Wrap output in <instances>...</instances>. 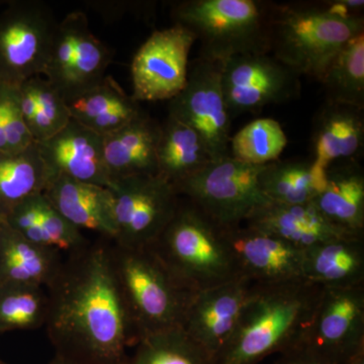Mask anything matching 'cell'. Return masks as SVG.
<instances>
[{
	"mask_svg": "<svg viewBox=\"0 0 364 364\" xmlns=\"http://www.w3.org/2000/svg\"><path fill=\"white\" fill-rule=\"evenodd\" d=\"M214 161L203 139L191 127L167 117L157 148V174L174 188Z\"/></svg>",
	"mask_w": 364,
	"mask_h": 364,
	"instance_id": "4316f807",
	"label": "cell"
},
{
	"mask_svg": "<svg viewBox=\"0 0 364 364\" xmlns=\"http://www.w3.org/2000/svg\"><path fill=\"white\" fill-rule=\"evenodd\" d=\"M67 105L72 119L102 136L119 130L144 112L140 102L127 95L111 75Z\"/></svg>",
	"mask_w": 364,
	"mask_h": 364,
	"instance_id": "484cf974",
	"label": "cell"
},
{
	"mask_svg": "<svg viewBox=\"0 0 364 364\" xmlns=\"http://www.w3.org/2000/svg\"><path fill=\"white\" fill-rule=\"evenodd\" d=\"M112 60V52L90 30L82 11H72L58 21L44 77L66 102L100 85Z\"/></svg>",
	"mask_w": 364,
	"mask_h": 364,
	"instance_id": "30bf717a",
	"label": "cell"
},
{
	"mask_svg": "<svg viewBox=\"0 0 364 364\" xmlns=\"http://www.w3.org/2000/svg\"><path fill=\"white\" fill-rule=\"evenodd\" d=\"M313 203L335 227L345 233L364 235V174L355 160L333 163L325 188Z\"/></svg>",
	"mask_w": 364,
	"mask_h": 364,
	"instance_id": "cb8c5ba5",
	"label": "cell"
},
{
	"mask_svg": "<svg viewBox=\"0 0 364 364\" xmlns=\"http://www.w3.org/2000/svg\"><path fill=\"white\" fill-rule=\"evenodd\" d=\"M47 314L45 287H0V334L39 329L45 326Z\"/></svg>",
	"mask_w": 364,
	"mask_h": 364,
	"instance_id": "836d02e7",
	"label": "cell"
},
{
	"mask_svg": "<svg viewBox=\"0 0 364 364\" xmlns=\"http://www.w3.org/2000/svg\"><path fill=\"white\" fill-rule=\"evenodd\" d=\"M111 241L67 254L48 294L45 327L60 358L75 364H124L139 337L119 289Z\"/></svg>",
	"mask_w": 364,
	"mask_h": 364,
	"instance_id": "6da1fadb",
	"label": "cell"
},
{
	"mask_svg": "<svg viewBox=\"0 0 364 364\" xmlns=\"http://www.w3.org/2000/svg\"><path fill=\"white\" fill-rule=\"evenodd\" d=\"M261 191L270 203L301 205L317 196L312 174V161L289 160L268 163L259 174Z\"/></svg>",
	"mask_w": 364,
	"mask_h": 364,
	"instance_id": "4dcf8cb0",
	"label": "cell"
},
{
	"mask_svg": "<svg viewBox=\"0 0 364 364\" xmlns=\"http://www.w3.org/2000/svg\"><path fill=\"white\" fill-rule=\"evenodd\" d=\"M242 277L272 284L304 279V251L246 226L224 228Z\"/></svg>",
	"mask_w": 364,
	"mask_h": 364,
	"instance_id": "2e32d148",
	"label": "cell"
},
{
	"mask_svg": "<svg viewBox=\"0 0 364 364\" xmlns=\"http://www.w3.org/2000/svg\"><path fill=\"white\" fill-rule=\"evenodd\" d=\"M0 364H6V363H4V361H2L1 359H0Z\"/></svg>",
	"mask_w": 364,
	"mask_h": 364,
	"instance_id": "f35d334b",
	"label": "cell"
},
{
	"mask_svg": "<svg viewBox=\"0 0 364 364\" xmlns=\"http://www.w3.org/2000/svg\"><path fill=\"white\" fill-rule=\"evenodd\" d=\"M1 221L26 240L64 255L75 252L90 242L60 214L44 193L26 198Z\"/></svg>",
	"mask_w": 364,
	"mask_h": 364,
	"instance_id": "603a6c76",
	"label": "cell"
},
{
	"mask_svg": "<svg viewBox=\"0 0 364 364\" xmlns=\"http://www.w3.org/2000/svg\"><path fill=\"white\" fill-rule=\"evenodd\" d=\"M160 130L161 124L143 112L104 136L105 164L111 183L129 177L157 176Z\"/></svg>",
	"mask_w": 364,
	"mask_h": 364,
	"instance_id": "44dd1931",
	"label": "cell"
},
{
	"mask_svg": "<svg viewBox=\"0 0 364 364\" xmlns=\"http://www.w3.org/2000/svg\"><path fill=\"white\" fill-rule=\"evenodd\" d=\"M342 364H364V347L350 356Z\"/></svg>",
	"mask_w": 364,
	"mask_h": 364,
	"instance_id": "8d00e7d4",
	"label": "cell"
},
{
	"mask_svg": "<svg viewBox=\"0 0 364 364\" xmlns=\"http://www.w3.org/2000/svg\"><path fill=\"white\" fill-rule=\"evenodd\" d=\"M47 364H75L71 361L67 360L65 358H60L58 355H55Z\"/></svg>",
	"mask_w": 364,
	"mask_h": 364,
	"instance_id": "74e56055",
	"label": "cell"
},
{
	"mask_svg": "<svg viewBox=\"0 0 364 364\" xmlns=\"http://www.w3.org/2000/svg\"><path fill=\"white\" fill-rule=\"evenodd\" d=\"M320 82L328 102L364 109V32L340 50Z\"/></svg>",
	"mask_w": 364,
	"mask_h": 364,
	"instance_id": "f546056e",
	"label": "cell"
},
{
	"mask_svg": "<svg viewBox=\"0 0 364 364\" xmlns=\"http://www.w3.org/2000/svg\"><path fill=\"white\" fill-rule=\"evenodd\" d=\"M298 72L270 52L238 55L222 62V90L231 119L299 97Z\"/></svg>",
	"mask_w": 364,
	"mask_h": 364,
	"instance_id": "8fae6325",
	"label": "cell"
},
{
	"mask_svg": "<svg viewBox=\"0 0 364 364\" xmlns=\"http://www.w3.org/2000/svg\"><path fill=\"white\" fill-rule=\"evenodd\" d=\"M322 287L306 279L253 284L238 322L214 364H258L303 341Z\"/></svg>",
	"mask_w": 364,
	"mask_h": 364,
	"instance_id": "7a4b0ae2",
	"label": "cell"
},
{
	"mask_svg": "<svg viewBox=\"0 0 364 364\" xmlns=\"http://www.w3.org/2000/svg\"><path fill=\"white\" fill-rule=\"evenodd\" d=\"M193 293L242 277L224 228L193 203H179L168 226L150 247Z\"/></svg>",
	"mask_w": 364,
	"mask_h": 364,
	"instance_id": "277c9868",
	"label": "cell"
},
{
	"mask_svg": "<svg viewBox=\"0 0 364 364\" xmlns=\"http://www.w3.org/2000/svg\"><path fill=\"white\" fill-rule=\"evenodd\" d=\"M107 188L117 228L112 243L123 247H151L181 203L174 186L158 174L112 181Z\"/></svg>",
	"mask_w": 364,
	"mask_h": 364,
	"instance_id": "9c48e42d",
	"label": "cell"
},
{
	"mask_svg": "<svg viewBox=\"0 0 364 364\" xmlns=\"http://www.w3.org/2000/svg\"><path fill=\"white\" fill-rule=\"evenodd\" d=\"M124 364H214V358L182 328L149 335Z\"/></svg>",
	"mask_w": 364,
	"mask_h": 364,
	"instance_id": "1f68e13d",
	"label": "cell"
},
{
	"mask_svg": "<svg viewBox=\"0 0 364 364\" xmlns=\"http://www.w3.org/2000/svg\"><path fill=\"white\" fill-rule=\"evenodd\" d=\"M44 193L60 214L81 232L87 230L105 240L116 241L117 228L109 188L57 176L48 181Z\"/></svg>",
	"mask_w": 364,
	"mask_h": 364,
	"instance_id": "d6986e66",
	"label": "cell"
},
{
	"mask_svg": "<svg viewBox=\"0 0 364 364\" xmlns=\"http://www.w3.org/2000/svg\"><path fill=\"white\" fill-rule=\"evenodd\" d=\"M244 224L251 229L277 237L301 251L323 242L350 235L328 221L313 200L301 205L269 203L254 212Z\"/></svg>",
	"mask_w": 364,
	"mask_h": 364,
	"instance_id": "ffe728a7",
	"label": "cell"
},
{
	"mask_svg": "<svg viewBox=\"0 0 364 364\" xmlns=\"http://www.w3.org/2000/svg\"><path fill=\"white\" fill-rule=\"evenodd\" d=\"M21 114L33 143L44 142L70 122L68 105L45 77L35 76L18 87Z\"/></svg>",
	"mask_w": 364,
	"mask_h": 364,
	"instance_id": "83f0119b",
	"label": "cell"
},
{
	"mask_svg": "<svg viewBox=\"0 0 364 364\" xmlns=\"http://www.w3.org/2000/svg\"><path fill=\"white\" fill-rule=\"evenodd\" d=\"M274 364H324L301 345L280 353Z\"/></svg>",
	"mask_w": 364,
	"mask_h": 364,
	"instance_id": "d590c367",
	"label": "cell"
},
{
	"mask_svg": "<svg viewBox=\"0 0 364 364\" xmlns=\"http://www.w3.org/2000/svg\"><path fill=\"white\" fill-rule=\"evenodd\" d=\"M58 21L42 1L9 2L0 14V81L20 87L44 75Z\"/></svg>",
	"mask_w": 364,
	"mask_h": 364,
	"instance_id": "ba28073f",
	"label": "cell"
},
{
	"mask_svg": "<svg viewBox=\"0 0 364 364\" xmlns=\"http://www.w3.org/2000/svg\"><path fill=\"white\" fill-rule=\"evenodd\" d=\"M65 255L26 240L0 220V287H47Z\"/></svg>",
	"mask_w": 364,
	"mask_h": 364,
	"instance_id": "7402d4cb",
	"label": "cell"
},
{
	"mask_svg": "<svg viewBox=\"0 0 364 364\" xmlns=\"http://www.w3.org/2000/svg\"><path fill=\"white\" fill-rule=\"evenodd\" d=\"M267 23L273 56L318 81L340 50L364 32L363 16H343L327 1L268 4Z\"/></svg>",
	"mask_w": 364,
	"mask_h": 364,
	"instance_id": "3957f363",
	"label": "cell"
},
{
	"mask_svg": "<svg viewBox=\"0 0 364 364\" xmlns=\"http://www.w3.org/2000/svg\"><path fill=\"white\" fill-rule=\"evenodd\" d=\"M363 109L350 105L326 104L314 119L315 158L312 174L317 193L325 188L327 171L338 160H354L364 145ZM317 193V195H318Z\"/></svg>",
	"mask_w": 364,
	"mask_h": 364,
	"instance_id": "ac0fdd59",
	"label": "cell"
},
{
	"mask_svg": "<svg viewBox=\"0 0 364 364\" xmlns=\"http://www.w3.org/2000/svg\"><path fill=\"white\" fill-rule=\"evenodd\" d=\"M33 143L21 114L18 87L0 81V153H16Z\"/></svg>",
	"mask_w": 364,
	"mask_h": 364,
	"instance_id": "e575fe53",
	"label": "cell"
},
{
	"mask_svg": "<svg viewBox=\"0 0 364 364\" xmlns=\"http://www.w3.org/2000/svg\"><path fill=\"white\" fill-rule=\"evenodd\" d=\"M324 364H342L364 347V284L322 289L299 344Z\"/></svg>",
	"mask_w": 364,
	"mask_h": 364,
	"instance_id": "4fadbf2b",
	"label": "cell"
},
{
	"mask_svg": "<svg viewBox=\"0 0 364 364\" xmlns=\"http://www.w3.org/2000/svg\"><path fill=\"white\" fill-rule=\"evenodd\" d=\"M174 25L202 44L200 56L218 61L269 52L268 4L255 0H188L173 4Z\"/></svg>",
	"mask_w": 364,
	"mask_h": 364,
	"instance_id": "8992f818",
	"label": "cell"
},
{
	"mask_svg": "<svg viewBox=\"0 0 364 364\" xmlns=\"http://www.w3.org/2000/svg\"><path fill=\"white\" fill-rule=\"evenodd\" d=\"M287 145L279 122L265 117L254 119L231 136L230 154L237 161L262 166L279 160Z\"/></svg>",
	"mask_w": 364,
	"mask_h": 364,
	"instance_id": "d6a6232c",
	"label": "cell"
},
{
	"mask_svg": "<svg viewBox=\"0 0 364 364\" xmlns=\"http://www.w3.org/2000/svg\"><path fill=\"white\" fill-rule=\"evenodd\" d=\"M36 145L49 179L65 176L104 188L111 184L105 164L104 136L75 119H71L56 135Z\"/></svg>",
	"mask_w": 364,
	"mask_h": 364,
	"instance_id": "e0dca14e",
	"label": "cell"
},
{
	"mask_svg": "<svg viewBox=\"0 0 364 364\" xmlns=\"http://www.w3.org/2000/svg\"><path fill=\"white\" fill-rule=\"evenodd\" d=\"M196 39L184 26L155 31L139 48L131 65L136 102H161L176 97L186 87L189 53Z\"/></svg>",
	"mask_w": 364,
	"mask_h": 364,
	"instance_id": "5bb4252c",
	"label": "cell"
},
{
	"mask_svg": "<svg viewBox=\"0 0 364 364\" xmlns=\"http://www.w3.org/2000/svg\"><path fill=\"white\" fill-rule=\"evenodd\" d=\"M252 284L240 277L193 294L181 328L213 358L231 337Z\"/></svg>",
	"mask_w": 364,
	"mask_h": 364,
	"instance_id": "9a60e30c",
	"label": "cell"
},
{
	"mask_svg": "<svg viewBox=\"0 0 364 364\" xmlns=\"http://www.w3.org/2000/svg\"><path fill=\"white\" fill-rule=\"evenodd\" d=\"M222 62L200 56L189 64L184 90L169 102V116L203 139L213 160L231 156V117L222 90Z\"/></svg>",
	"mask_w": 364,
	"mask_h": 364,
	"instance_id": "7c38bea8",
	"label": "cell"
},
{
	"mask_svg": "<svg viewBox=\"0 0 364 364\" xmlns=\"http://www.w3.org/2000/svg\"><path fill=\"white\" fill-rule=\"evenodd\" d=\"M112 264L139 342L181 328L193 291L182 286L150 247L111 243Z\"/></svg>",
	"mask_w": 364,
	"mask_h": 364,
	"instance_id": "5b68a950",
	"label": "cell"
},
{
	"mask_svg": "<svg viewBox=\"0 0 364 364\" xmlns=\"http://www.w3.org/2000/svg\"><path fill=\"white\" fill-rule=\"evenodd\" d=\"M49 181L37 145L16 153H0V220L16 205L44 193Z\"/></svg>",
	"mask_w": 364,
	"mask_h": 364,
	"instance_id": "f1b7e54d",
	"label": "cell"
},
{
	"mask_svg": "<svg viewBox=\"0 0 364 364\" xmlns=\"http://www.w3.org/2000/svg\"><path fill=\"white\" fill-rule=\"evenodd\" d=\"M263 166L222 158L177 184L176 189L219 226H240L270 203L258 181Z\"/></svg>",
	"mask_w": 364,
	"mask_h": 364,
	"instance_id": "52a82bcc",
	"label": "cell"
},
{
	"mask_svg": "<svg viewBox=\"0 0 364 364\" xmlns=\"http://www.w3.org/2000/svg\"><path fill=\"white\" fill-rule=\"evenodd\" d=\"M364 237L342 236L304 251V279L322 289L364 284Z\"/></svg>",
	"mask_w": 364,
	"mask_h": 364,
	"instance_id": "d4e9b609",
	"label": "cell"
}]
</instances>
